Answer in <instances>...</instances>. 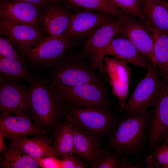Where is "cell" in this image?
Segmentation results:
<instances>
[{"label": "cell", "instance_id": "cell-1", "mask_svg": "<svg viewBox=\"0 0 168 168\" xmlns=\"http://www.w3.org/2000/svg\"><path fill=\"white\" fill-rule=\"evenodd\" d=\"M29 93L31 120L52 136L67 113L63 100L50 79L34 78Z\"/></svg>", "mask_w": 168, "mask_h": 168}, {"label": "cell", "instance_id": "cell-6", "mask_svg": "<svg viewBox=\"0 0 168 168\" xmlns=\"http://www.w3.org/2000/svg\"><path fill=\"white\" fill-rule=\"evenodd\" d=\"M52 82L66 103L80 107L108 110L109 103L106 88L90 83L67 86Z\"/></svg>", "mask_w": 168, "mask_h": 168}, {"label": "cell", "instance_id": "cell-24", "mask_svg": "<svg viewBox=\"0 0 168 168\" xmlns=\"http://www.w3.org/2000/svg\"><path fill=\"white\" fill-rule=\"evenodd\" d=\"M1 157L0 168H40L37 160L17 149L9 148Z\"/></svg>", "mask_w": 168, "mask_h": 168}, {"label": "cell", "instance_id": "cell-17", "mask_svg": "<svg viewBox=\"0 0 168 168\" xmlns=\"http://www.w3.org/2000/svg\"><path fill=\"white\" fill-rule=\"evenodd\" d=\"M0 131L5 135L17 136L52 135L37 126L30 118L5 111L0 115Z\"/></svg>", "mask_w": 168, "mask_h": 168}, {"label": "cell", "instance_id": "cell-30", "mask_svg": "<svg viewBox=\"0 0 168 168\" xmlns=\"http://www.w3.org/2000/svg\"><path fill=\"white\" fill-rule=\"evenodd\" d=\"M0 55L6 57L16 59L23 64L26 62L21 58L19 53L14 48L10 40L0 36Z\"/></svg>", "mask_w": 168, "mask_h": 168}, {"label": "cell", "instance_id": "cell-34", "mask_svg": "<svg viewBox=\"0 0 168 168\" xmlns=\"http://www.w3.org/2000/svg\"><path fill=\"white\" fill-rule=\"evenodd\" d=\"M5 135L2 132L0 131V152L1 153L7 150L9 147H7L5 143L4 138Z\"/></svg>", "mask_w": 168, "mask_h": 168}, {"label": "cell", "instance_id": "cell-20", "mask_svg": "<svg viewBox=\"0 0 168 168\" xmlns=\"http://www.w3.org/2000/svg\"><path fill=\"white\" fill-rule=\"evenodd\" d=\"M73 128L71 119L67 113L53 133L52 148L55 156L60 160L74 154Z\"/></svg>", "mask_w": 168, "mask_h": 168}, {"label": "cell", "instance_id": "cell-22", "mask_svg": "<svg viewBox=\"0 0 168 168\" xmlns=\"http://www.w3.org/2000/svg\"><path fill=\"white\" fill-rule=\"evenodd\" d=\"M149 28L155 37L154 54L156 67L159 69L161 80L168 82V35Z\"/></svg>", "mask_w": 168, "mask_h": 168}, {"label": "cell", "instance_id": "cell-21", "mask_svg": "<svg viewBox=\"0 0 168 168\" xmlns=\"http://www.w3.org/2000/svg\"><path fill=\"white\" fill-rule=\"evenodd\" d=\"M73 125L74 154L91 167L103 150L99 139L84 132Z\"/></svg>", "mask_w": 168, "mask_h": 168}, {"label": "cell", "instance_id": "cell-26", "mask_svg": "<svg viewBox=\"0 0 168 168\" xmlns=\"http://www.w3.org/2000/svg\"><path fill=\"white\" fill-rule=\"evenodd\" d=\"M123 154L115 151L112 152L102 150L91 168H132L139 166L129 162Z\"/></svg>", "mask_w": 168, "mask_h": 168}, {"label": "cell", "instance_id": "cell-8", "mask_svg": "<svg viewBox=\"0 0 168 168\" xmlns=\"http://www.w3.org/2000/svg\"><path fill=\"white\" fill-rule=\"evenodd\" d=\"M137 84L122 109L128 115H140L154 106L160 93L161 80L156 67L152 66Z\"/></svg>", "mask_w": 168, "mask_h": 168}, {"label": "cell", "instance_id": "cell-32", "mask_svg": "<svg viewBox=\"0 0 168 168\" xmlns=\"http://www.w3.org/2000/svg\"><path fill=\"white\" fill-rule=\"evenodd\" d=\"M40 168H60V160L53 156H48L38 160Z\"/></svg>", "mask_w": 168, "mask_h": 168}, {"label": "cell", "instance_id": "cell-16", "mask_svg": "<svg viewBox=\"0 0 168 168\" xmlns=\"http://www.w3.org/2000/svg\"><path fill=\"white\" fill-rule=\"evenodd\" d=\"M5 138L9 141V148L19 150L37 160L48 156H55L52 147V138L50 136L30 138L8 136Z\"/></svg>", "mask_w": 168, "mask_h": 168}, {"label": "cell", "instance_id": "cell-36", "mask_svg": "<svg viewBox=\"0 0 168 168\" xmlns=\"http://www.w3.org/2000/svg\"><path fill=\"white\" fill-rule=\"evenodd\" d=\"M165 142L168 143V131L165 138Z\"/></svg>", "mask_w": 168, "mask_h": 168}, {"label": "cell", "instance_id": "cell-14", "mask_svg": "<svg viewBox=\"0 0 168 168\" xmlns=\"http://www.w3.org/2000/svg\"><path fill=\"white\" fill-rule=\"evenodd\" d=\"M0 17L20 24L40 27L44 24L42 9L25 2L0 0Z\"/></svg>", "mask_w": 168, "mask_h": 168}, {"label": "cell", "instance_id": "cell-13", "mask_svg": "<svg viewBox=\"0 0 168 168\" xmlns=\"http://www.w3.org/2000/svg\"><path fill=\"white\" fill-rule=\"evenodd\" d=\"M104 68L108 77L113 95L123 109L128 94L131 71L126 62L110 56L104 58Z\"/></svg>", "mask_w": 168, "mask_h": 168}, {"label": "cell", "instance_id": "cell-31", "mask_svg": "<svg viewBox=\"0 0 168 168\" xmlns=\"http://www.w3.org/2000/svg\"><path fill=\"white\" fill-rule=\"evenodd\" d=\"M88 165L78 157L73 155L66 156L60 160L61 168H86Z\"/></svg>", "mask_w": 168, "mask_h": 168}, {"label": "cell", "instance_id": "cell-2", "mask_svg": "<svg viewBox=\"0 0 168 168\" xmlns=\"http://www.w3.org/2000/svg\"><path fill=\"white\" fill-rule=\"evenodd\" d=\"M148 119L146 113L140 115H128L111 134L109 147L123 154H137L145 139Z\"/></svg>", "mask_w": 168, "mask_h": 168}, {"label": "cell", "instance_id": "cell-29", "mask_svg": "<svg viewBox=\"0 0 168 168\" xmlns=\"http://www.w3.org/2000/svg\"><path fill=\"white\" fill-rule=\"evenodd\" d=\"M146 159L145 168H168V143L165 142L153 148Z\"/></svg>", "mask_w": 168, "mask_h": 168}, {"label": "cell", "instance_id": "cell-5", "mask_svg": "<svg viewBox=\"0 0 168 168\" xmlns=\"http://www.w3.org/2000/svg\"><path fill=\"white\" fill-rule=\"evenodd\" d=\"M50 79L67 86L90 83L106 88L105 80L89 63L66 57V54L51 68Z\"/></svg>", "mask_w": 168, "mask_h": 168}, {"label": "cell", "instance_id": "cell-33", "mask_svg": "<svg viewBox=\"0 0 168 168\" xmlns=\"http://www.w3.org/2000/svg\"><path fill=\"white\" fill-rule=\"evenodd\" d=\"M17 1L30 3L42 9L43 7L53 4L60 3L63 0H7Z\"/></svg>", "mask_w": 168, "mask_h": 168}, {"label": "cell", "instance_id": "cell-37", "mask_svg": "<svg viewBox=\"0 0 168 168\" xmlns=\"http://www.w3.org/2000/svg\"><path fill=\"white\" fill-rule=\"evenodd\" d=\"M166 3L168 5V0L166 2Z\"/></svg>", "mask_w": 168, "mask_h": 168}, {"label": "cell", "instance_id": "cell-3", "mask_svg": "<svg viewBox=\"0 0 168 168\" xmlns=\"http://www.w3.org/2000/svg\"><path fill=\"white\" fill-rule=\"evenodd\" d=\"M73 124L84 132L98 139L111 134L117 121L108 110L77 107L64 102Z\"/></svg>", "mask_w": 168, "mask_h": 168}, {"label": "cell", "instance_id": "cell-25", "mask_svg": "<svg viewBox=\"0 0 168 168\" xmlns=\"http://www.w3.org/2000/svg\"><path fill=\"white\" fill-rule=\"evenodd\" d=\"M0 74L12 79L23 80L31 83L33 79L26 64L0 55Z\"/></svg>", "mask_w": 168, "mask_h": 168}, {"label": "cell", "instance_id": "cell-28", "mask_svg": "<svg viewBox=\"0 0 168 168\" xmlns=\"http://www.w3.org/2000/svg\"><path fill=\"white\" fill-rule=\"evenodd\" d=\"M115 7L124 13L145 22L147 18L144 11V0H109Z\"/></svg>", "mask_w": 168, "mask_h": 168}, {"label": "cell", "instance_id": "cell-10", "mask_svg": "<svg viewBox=\"0 0 168 168\" xmlns=\"http://www.w3.org/2000/svg\"><path fill=\"white\" fill-rule=\"evenodd\" d=\"M0 31L9 38L18 53L37 46L45 37L43 28L20 24L0 18Z\"/></svg>", "mask_w": 168, "mask_h": 168}, {"label": "cell", "instance_id": "cell-11", "mask_svg": "<svg viewBox=\"0 0 168 168\" xmlns=\"http://www.w3.org/2000/svg\"><path fill=\"white\" fill-rule=\"evenodd\" d=\"M122 33L152 66L156 67L154 54V34L144 22L126 15L124 18Z\"/></svg>", "mask_w": 168, "mask_h": 168}, {"label": "cell", "instance_id": "cell-19", "mask_svg": "<svg viewBox=\"0 0 168 168\" xmlns=\"http://www.w3.org/2000/svg\"><path fill=\"white\" fill-rule=\"evenodd\" d=\"M60 3L51 4L42 8L43 29L50 35L63 37L73 14Z\"/></svg>", "mask_w": 168, "mask_h": 168}, {"label": "cell", "instance_id": "cell-23", "mask_svg": "<svg viewBox=\"0 0 168 168\" xmlns=\"http://www.w3.org/2000/svg\"><path fill=\"white\" fill-rule=\"evenodd\" d=\"M166 2L144 6L143 9L147 18L145 23L147 26L168 35V5Z\"/></svg>", "mask_w": 168, "mask_h": 168}, {"label": "cell", "instance_id": "cell-4", "mask_svg": "<svg viewBox=\"0 0 168 168\" xmlns=\"http://www.w3.org/2000/svg\"><path fill=\"white\" fill-rule=\"evenodd\" d=\"M124 17L113 19L99 27L86 40L82 50V54L88 58L89 62L105 81L107 77L104 68L105 51L112 39L122 33Z\"/></svg>", "mask_w": 168, "mask_h": 168}, {"label": "cell", "instance_id": "cell-9", "mask_svg": "<svg viewBox=\"0 0 168 168\" xmlns=\"http://www.w3.org/2000/svg\"><path fill=\"white\" fill-rule=\"evenodd\" d=\"M5 111L31 119L29 90L0 74V112Z\"/></svg>", "mask_w": 168, "mask_h": 168}, {"label": "cell", "instance_id": "cell-18", "mask_svg": "<svg viewBox=\"0 0 168 168\" xmlns=\"http://www.w3.org/2000/svg\"><path fill=\"white\" fill-rule=\"evenodd\" d=\"M105 55L124 60L147 70L152 66L122 33L112 39L105 50Z\"/></svg>", "mask_w": 168, "mask_h": 168}, {"label": "cell", "instance_id": "cell-27", "mask_svg": "<svg viewBox=\"0 0 168 168\" xmlns=\"http://www.w3.org/2000/svg\"><path fill=\"white\" fill-rule=\"evenodd\" d=\"M77 7L92 11L106 13L121 18L128 15L115 7L109 0H66Z\"/></svg>", "mask_w": 168, "mask_h": 168}, {"label": "cell", "instance_id": "cell-12", "mask_svg": "<svg viewBox=\"0 0 168 168\" xmlns=\"http://www.w3.org/2000/svg\"><path fill=\"white\" fill-rule=\"evenodd\" d=\"M116 18L119 17L104 12L83 9L73 14L63 37L73 41L81 40L89 36L106 22Z\"/></svg>", "mask_w": 168, "mask_h": 168}, {"label": "cell", "instance_id": "cell-35", "mask_svg": "<svg viewBox=\"0 0 168 168\" xmlns=\"http://www.w3.org/2000/svg\"><path fill=\"white\" fill-rule=\"evenodd\" d=\"M144 6H149L161 4L167 1L166 0H144Z\"/></svg>", "mask_w": 168, "mask_h": 168}, {"label": "cell", "instance_id": "cell-15", "mask_svg": "<svg viewBox=\"0 0 168 168\" xmlns=\"http://www.w3.org/2000/svg\"><path fill=\"white\" fill-rule=\"evenodd\" d=\"M161 81L151 124L149 139L152 148L160 144L168 131V82Z\"/></svg>", "mask_w": 168, "mask_h": 168}, {"label": "cell", "instance_id": "cell-7", "mask_svg": "<svg viewBox=\"0 0 168 168\" xmlns=\"http://www.w3.org/2000/svg\"><path fill=\"white\" fill-rule=\"evenodd\" d=\"M73 40L63 37H45L36 47L19 53L22 59L37 69L51 68L74 46Z\"/></svg>", "mask_w": 168, "mask_h": 168}]
</instances>
